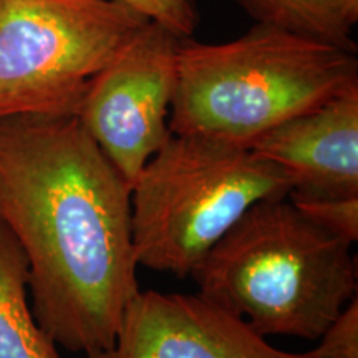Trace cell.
Returning <instances> with one entry per match:
<instances>
[{"label": "cell", "mask_w": 358, "mask_h": 358, "mask_svg": "<svg viewBox=\"0 0 358 358\" xmlns=\"http://www.w3.org/2000/svg\"><path fill=\"white\" fill-rule=\"evenodd\" d=\"M290 189L287 173L248 146L171 134L131 185L138 266L191 275L254 204Z\"/></svg>", "instance_id": "cell-4"}, {"label": "cell", "mask_w": 358, "mask_h": 358, "mask_svg": "<svg viewBox=\"0 0 358 358\" xmlns=\"http://www.w3.org/2000/svg\"><path fill=\"white\" fill-rule=\"evenodd\" d=\"M145 13L150 20L168 27L179 37H192L199 24L194 0H123Z\"/></svg>", "instance_id": "cell-13"}, {"label": "cell", "mask_w": 358, "mask_h": 358, "mask_svg": "<svg viewBox=\"0 0 358 358\" xmlns=\"http://www.w3.org/2000/svg\"><path fill=\"white\" fill-rule=\"evenodd\" d=\"M0 221L29 264L32 313L57 345H113L140 290L131 185L77 116L0 118Z\"/></svg>", "instance_id": "cell-1"}, {"label": "cell", "mask_w": 358, "mask_h": 358, "mask_svg": "<svg viewBox=\"0 0 358 358\" xmlns=\"http://www.w3.org/2000/svg\"><path fill=\"white\" fill-rule=\"evenodd\" d=\"M308 358H358V299L340 312L320 335L319 345L307 352Z\"/></svg>", "instance_id": "cell-12"}, {"label": "cell", "mask_w": 358, "mask_h": 358, "mask_svg": "<svg viewBox=\"0 0 358 358\" xmlns=\"http://www.w3.org/2000/svg\"><path fill=\"white\" fill-rule=\"evenodd\" d=\"M29 264L15 236L0 221V358H62L27 299Z\"/></svg>", "instance_id": "cell-9"}, {"label": "cell", "mask_w": 358, "mask_h": 358, "mask_svg": "<svg viewBox=\"0 0 358 358\" xmlns=\"http://www.w3.org/2000/svg\"><path fill=\"white\" fill-rule=\"evenodd\" d=\"M334 3H337L340 10L345 13V17L352 22L353 25L358 20V0H332Z\"/></svg>", "instance_id": "cell-14"}, {"label": "cell", "mask_w": 358, "mask_h": 358, "mask_svg": "<svg viewBox=\"0 0 358 358\" xmlns=\"http://www.w3.org/2000/svg\"><path fill=\"white\" fill-rule=\"evenodd\" d=\"M150 22L123 0H0V118L78 116L93 78Z\"/></svg>", "instance_id": "cell-5"}, {"label": "cell", "mask_w": 358, "mask_h": 358, "mask_svg": "<svg viewBox=\"0 0 358 358\" xmlns=\"http://www.w3.org/2000/svg\"><path fill=\"white\" fill-rule=\"evenodd\" d=\"M257 24L279 27L357 52L353 24L332 0H237Z\"/></svg>", "instance_id": "cell-10"}, {"label": "cell", "mask_w": 358, "mask_h": 358, "mask_svg": "<svg viewBox=\"0 0 358 358\" xmlns=\"http://www.w3.org/2000/svg\"><path fill=\"white\" fill-rule=\"evenodd\" d=\"M151 20L90 83L77 118L129 185L171 136L181 40Z\"/></svg>", "instance_id": "cell-6"}, {"label": "cell", "mask_w": 358, "mask_h": 358, "mask_svg": "<svg viewBox=\"0 0 358 358\" xmlns=\"http://www.w3.org/2000/svg\"><path fill=\"white\" fill-rule=\"evenodd\" d=\"M249 148L287 173L290 191L358 198V85L277 124Z\"/></svg>", "instance_id": "cell-8"}, {"label": "cell", "mask_w": 358, "mask_h": 358, "mask_svg": "<svg viewBox=\"0 0 358 358\" xmlns=\"http://www.w3.org/2000/svg\"><path fill=\"white\" fill-rule=\"evenodd\" d=\"M87 358H308L272 347L249 322L201 294L138 290L113 345Z\"/></svg>", "instance_id": "cell-7"}, {"label": "cell", "mask_w": 358, "mask_h": 358, "mask_svg": "<svg viewBox=\"0 0 358 358\" xmlns=\"http://www.w3.org/2000/svg\"><path fill=\"white\" fill-rule=\"evenodd\" d=\"M352 243L303 217L289 198L262 199L191 277L219 307L261 334L319 340L357 297Z\"/></svg>", "instance_id": "cell-2"}, {"label": "cell", "mask_w": 358, "mask_h": 358, "mask_svg": "<svg viewBox=\"0 0 358 358\" xmlns=\"http://www.w3.org/2000/svg\"><path fill=\"white\" fill-rule=\"evenodd\" d=\"M358 85L355 52L257 24L224 43L181 40L173 134L250 146L261 134Z\"/></svg>", "instance_id": "cell-3"}, {"label": "cell", "mask_w": 358, "mask_h": 358, "mask_svg": "<svg viewBox=\"0 0 358 358\" xmlns=\"http://www.w3.org/2000/svg\"><path fill=\"white\" fill-rule=\"evenodd\" d=\"M287 198L308 221L342 237L348 243L358 239V198H324L290 191Z\"/></svg>", "instance_id": "cell-11"}]
</instances>
